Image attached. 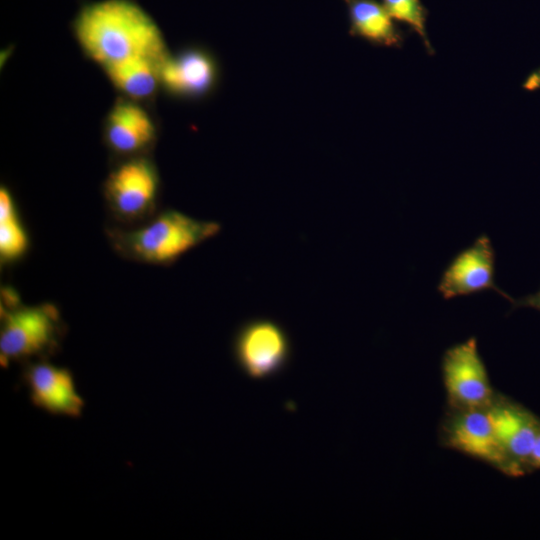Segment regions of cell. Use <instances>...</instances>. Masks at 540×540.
Segmentation results:
<instances>
[{
  "instance_id": "cell-1",
  "label": "cell",
  "mask_w": 540,
  "mask_h": 540,
  "mask_svg": "<svg viewBox=\"0 0 540 540\" xmlns=\"http://www.w3.org/2000/svg\"><path fill=\"white\" fill-rule=\"evenodd\" d=\"M75 33L83 50L103 67L134 57L162 61L165 44L154 20L129 0H103L78 15Z\"/></svg>"
},
{
  "instance_id": "cell-2",
  "label": "cell",
  "mask_w": 540,
  "mask_h": 540,
  "mask_svg": "<svg viewBox=\"0 0 540 540\" xmlns=\"http://www.w3.org/2000/svg\"><path fill=\"white\" fill-rule=\"evenodd\" d=\"M106 231L110 246L123 258L148 265L169 266L218 235L221 224L166 209L140 224L116 225Z\"/></svg>"
},
{
  "instance_id": "cell-3",
  "label": "cell",
  "mask_w": 540,
  "mask_h": 540,
  "mask_svg": "<svg viewBox=\"0 0 540 540\" xmlns=\"http://www.w3.org/2000/svg\"><path fill=\"white\" fill-rule=\"evenodd\" d=\"M65 324L51 302L1 308L0 362L49 359L60 350Z\"/></svg>"
},
{
  "instance_id": "cell-4",
  "label": "cell",
  "mask_w": 540,
  "mask_h": 540,
  "mask_svg": "<svg viewBox=\"0 0 540 540\" xmlns=\"http://www.w3.org/2000/svg\"><path fill=\"white\" fill-rule=\"evenodd\" d=\"M160 180L155 165L144 157H132L117 165L103 188L110 216L119 226H134L156 212Z\"/></svg>"
},
{
  "instance_id": "cell-5",
  "label": "cell",
  "mask_w": 540,
  "mask_h": 540,
  "mask_svg": "<svg viewBox=\"0 0 540 540\" xmlns=\"http://www.w3.org/2000/svg\"><path fill=\"white\" fill-rule=\"evenodd\" d=\"M232 352L238 367L252 379L279 374L291 358V342L286 330L267 318L244 322L237 329Z\"/></svg>"
},
{
  "instance_id": "cell-6",
  "label": "cell",
  "mask_w": 540,
  "mask_h": 540,
  "mask_svg": "<svg viewBox=\"0 0 540 540\" xmlns=\"http://www.w3.org/2000/svg\"><path fill=\"white\" fill-rule=\"evenodd\" d=\"M441 372L449 409L487 408L496 397L473 337L444 352Z\"/></svg>"
},
{
  "instance_id": "cell-7",
  "label": "cell",
  "mask_w": 540,
  "mask_h": 540,
  "mask_svg": "<svg viewBox=\"0 0 540 540\" xmlns=\"http://www.w3.org/2000/svg\"><path fill=\"white\" fill-rule=\"evenodd\" d=\"M448 448L475 458L509 475L505 454L487 408L449 409L442 425Z\"/></svg>"
},
{
  "instance_id": "cell-8",
  "label": "cell",
  "mask_w": 540,
  "mask_h": 540,
  "mask_svg": "<svg viewBox=\"0 0 540 540\" xmlns=\"http://www.w3.org/2000/svg\"><path fill=\"white\" fill-rule=\"evenodd\" d=\"M488 411L509 475L518 477L531 472V454L540 432V419L519 403L497 395Z\"/></svg>"
},
{
  "instance_id": "cell-9",
  "label": "cell",
  "mask_w": 540,
  "mask_h": 540,
  "mask_svg": "<svg viewBox=\"0 0 540 540\" xmlns=\"http://www.w3.org/2000/svg\"><path fill=\"white\" fill-rule=\"evenodd\" d=\"M495 250L486 234L458 252L444 269L438 291L444 299L493 290L509 302L512 297L495 282Z\"/></svg>"
},
{
  "instance_id": "cell-10",
  "label": "cell",
  "mask_w": 540,
  "mask_h": 540,
  "mask_svg": "<svg viewBox=\"0 0 540 540\" xmlns=\"http://www.w3.org/2000/svg\"><path fill=\"white\" fill-rule=\"evenodd\" d=\"M22 381L31 403L49 414L80 417L85 402L79 394L72 372L48 359L24 363Z\"/></svg>"
},
{
  "instance_id": "cell-11",
  "label": "cell",
  "mask_w": 540,
  "mask_h": 540,
  "mask_svg": "<svg viewBox=\"0 0 540 540\" xmlns=\"http://www.w3.org/2000/svg\"><path fill=\"white\" fill-rule=\"evenodd\" d=\"M160 83L178 95L199 96L209 91L216 79V65L204 51L190 49L166 56L159 69Z\"/></svg>"
},
{
  "instance_id": "cell-12",
  "label": "cell",
  "mask_w": 540,
  "mask_h": 540,
  "mask_svg": "<svg viewBox=\"0 0 540 540\" xmlns=\"http://www.w3.org/2000/svg\"><path fill=\"white\" fill-rule=\"evenodd\" d=\"M155 134L151 117L135 103L118 102L108 114L106 141L117 154H138L152 143Z\"/></svg>"
},
{
  "instance_id": "cell-13",
  "label": "cell",
  "mask_w": 540,
  "mask_h": 540,
  "mask_svg": "<svg viewBox=\"0 0 540 540\" xmlns=\"http://www.w3.org/2000/svg\"><path fill=\"white\" fill-rule=\"evenodd\" d=\"M162 61L150 57H134L103 67L117 89L133 99L151 96L160 83Z\"/></svg>"
},
{
  "instance_id": "cell-14",
  "label": "cell",
  "mask_w": 540,
  "mask_h": 540,
  "mask_svg": "<svg viewBox=\"0 0 540 540\" xmlns=\"http://www.w3.org/2000/svg\"><path fill=\"white\" fill-rule=\"evenodd\" d=\"M31 247L29 232L16 200L6 187L0 188V263L11 266L22 261Z\"/></svg>"
},
{
  "instance_id": "cell-15",
  "label": "cell",
  "mask_w": 540,
  "mask_h": 540,
  "mask_svg": "<svg viewBox=\"0 0 540 540\" xmlns=\"http://www.w3.org/2000/svg\"><path fill=\"white\" fill-rule=\"evenodd\" d=\"M350 20L353 33L370 42L389 47L401 42L393 19L385 7L374 0H353Z\"/></svg>"
},
{
  "instance_id": "cell-16",
  "label": "cell",
  "mask_w": 540,
  "mask_h": 540,
  "mask_svg": "<svg viewBox=\"0 0 540 540\" xmlns=\"http://www.w3.org/2000/svg\"><path fill=\"white\" fill-rule=\"evenodd\" d=\"M383 6L392 19L407 24L418 34L428 52L433 51L427 37L425 12L420 0H383Z\"/></svg>"
},
{
  "instance_id": "cell-17",
  "label": "cell",
  "mask_w": 540,
  "mask_h": 540,
  "mask_svg": "<svg viewBox=\"0 0 540 540\" xmlns=\"http://www.w3.org/2000/svg\"><path fill=\"white\" fill-rule=\"evenodd\" d=\"M510 303L512 305V309L529 307L540 311V289L536 293L521 297L519 299L513 298Z\"/></svg>"
},
{
  "instance_id": "cell-18",
  "label": "cell",
  "mask_w": 540,
  "mask_h": 540,
  "mask_svg": "<svg viewBox=\"0 0 540 540\" xmlns=\"http://www.w3.org/2000/svg\"><path fill=\"white\" fill-rule=\"evenodd\" d=\"M523 87L532 91L540 88V68L531 73L525 80Z\"/></svg>"
},
{
  "instance_id": "cell-19",
  "label": "cell",
  "mask_w": 540,
  "mask_h": 540,
  "mask_svg": "<svg viewBox=\"0 0 540 540\" xmlns=\"http://www.w3.org/2000/svg\"><path fill=\"white\" fill-rule=\"evenodd\" d=\"M540 469V432L536 438L531 454V470Z\"/></svg>"
}]
</instances>
